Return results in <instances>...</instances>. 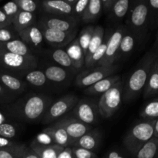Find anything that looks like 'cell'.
I'll list each match as a JSON object with an SVG mask.
<instances>
[{
  "mask_svg": "<svg viewBox=\"0 0 158 158\" xmlns=\"http://www.w3.org/2000/svg\"><path fill=\"white\" fill-rule=\"evenodd\" d=\"M158 56L153 50L147 52L136 66L123 86V99L125 102L134 100L144 89L150 72Z\"/></svg>",
  "mask_w": 158,
  "mask_h": 158,
  "instance_id": "6da1fadb",
  "label": "cell"
},
{
  "mask_svg": "<svg viewBox=\"0 0 158 158\" xmlns=\"http://www.w3.org/2000/svg\"><path fill=\"white\" fill-rule=\"evenodd\" d=\"M50 97L43 94H31L20 100L12 109L15 118L26 122H35L41 119L50 104Z\"/></svg>",
  "mask_w": 158,
  "mask_h": 158,
  "instance_id": "7a4b0ae2",
  "label": "cell"
},
{
  "mask_svg": "<svg viewBox=\"0 0 158 158\" xmlns=\"http://www.w3.org/2000/svg\"><path fill=\"white\" fill-rule=\"evenodd\" d=\"M127 19V29L134 34L139 43L146 38L150 29L149 6L147 0H140L134 3L129 10Z\"/></svg>",
  "mask_w": 158,
  "mask_h": 158,
  "instance_id": "3957f363",
  "label": "cell"
},
{
  "mask_svg": "<svg viewBox=\"0 0 158 158\" xmlns=\"http://www.w3.org/2000/svg\"><path fill=\"white\" fill-rule=\"evenodd\" d=\"M155 120H143L132 127L123 139L126 149L135 157L139 150L154 137Z\"/></svg>",
  "mask_w": 158,
  "mask_h": 158,
  "instance_id": "277c9868",
  "label": "cell"
},
{
  "mask_svg": "<svg viewBox=\"0 0 158 158\" xmlns=\"http://www.w3.org/2000/svg\"><path fill=\"white\" fill-rule=\"evenodd\" d=\"M0 65L19 78L36 68L37 59L35 56H23L0 49Z\"/></svg>",
  "mask_w": 158,
  "mask_h": 158,
  "instance_id": "5b68a950",
  "label": "cell"
},
{
  "mask_svg": "<svg viewBox=\"0 0 158 158\" xmlns=\"http://www.w3.org/2000/svg\"><path fill=\"white\" fill-rule=\"evenodd\" d=\"M123 86L124 84L120 80L102 94L97 103L100 117L104 119L110 118L118 110L123 100Z\"/></svg>",
  "mask_w": 158,
  "mask_h": 158,
  "instance_id": "8992f818",
  "label": "cell"
},
{
  "mask_svg": "<svg viewBox=\"0 0 158 158\" xmlns=\"http://www.w3.org/2000/svg\"><path fill=\"white\" fill-rule=\"evenodd\" d=\"M78 102L79 99L77 96L73 94L63 96L56 101L51 103L43 117L42 123L46 124L60 118L71 109L75 107Z\"/></svg>",
  "mask_w": 158,
  "mask_h": 158,
  "instance_id": "52a82bcc",
  "label": "cell"
},
{
  "mask_svg": "<svg viewBox=\"0 0 158 158\" xmlns=\"http://www.w3.org/2000/svg\"><path fill=\"white\" fill-rule=\"evenodd\" d=\"M117 69L118 66L114 64L108 67L97 66L96 68H89L77 75L76 85L80 88L89 87L106 77L114 75Z\"/></svg>",
  "mask_w": 158,
  "mask_h": 158,
  "instance_id": "ba28073f",
  "label": "cell"
},
{
  "mask_svg": "<svg viewBox=\"0 0 158 158\" xmlns=\"http://www.w3.org/2000/svg\"><path fill=\"white\" fill-rule=\"evenodd\" d=\"M127 31L126 26H120L117 29H114L108 40L107 47L104 56L99 62L97 66H111L114 65L116 60L118 59L119 47L122 38Z\"/></svg>",
  "mask_w": 158,
  "mask_h": 158,
  "instance_id": "9c48e42d",
  "label": "cell"
},
{
  "mask_svg": "<svg viewBox=\"0 0 158 158\" xmlns=\"http://www.w3.org/2000/svg\"><path fill=\"white\" fill-rule=\"evenodd\" d=\"M78 23L79 19L73 15L62 16L48 14L42 16L39 20V26L60 31H72L77 29Z\"/></svg>",
  "mask_w": 158,
  "mask_h": 158,
  "instance_id": "30bf717a",
  "label": "cell"
},
{
  "mask_svg": "<svg viewBox=\"0 0 158 158\" xmlns=\"http://www.w3.org/2000/svg\"><path fill=\"white\" fill-rule=\"evenodd\" d=\"M73 114L77 120L88 125L95 124L100 115L97 103L86 99H83L77 103L73 109Z\"/></svg>",
  "mask_w": 158,
  "mask_h": 158,
  "instance_id": "8fae6325",
  "label": "cell"
},
{
  "mask_svg": "<svg viewBox=\"0 0 158 158\" xmlns=\"http://www.w3.org/2000/svg\"><path fill=\"white\" fill-rule=\"evenodd\" d=\"M39 27L43 32L44 40L49 45L58 48L69 45L71 42L75 40L77 34V29L72 31H60L46 29L43 26Z\"/></svg>",
  "mask_w": 158,
  "mask_h": 158,
  "instance_id": "7c38bea8",
  "label": "cell"
},
{
  "mask_svg": "<svg viewBox=\"0 0 158 158\" xmlns=\"http://www.w3.org/2000/svg\"><path fill=\"white\" fill-rule=\"evenodd\" d=\"M56 123L64 128L73 143L91 130L89 125L83 123L77 118H63L58 120Z\"/></svg>",
  "mask_w": 158,
  "mask_h": 158,
  "instance_id": "4fadbf2b",
  "label": "cell"
},
{
  "mask_svg": "<svg viewBox=\"0 0 158 158\" xmlns=\"http://www.w3.org/2000/svg\"><path fill=\"white\" fill-rule=\"evenodd\" d=\"M42 8L49 15L69 16L73 15V7L69 6L66 0H46L42 2Z\"/></svg>",
  "mask_w": 158,
  "mask_h": 158,
  "instance_id": "5bb4252c",
  "label": "cell"
},
{
  "mask_svg": "<svg viewBox=\"0 0 158 158\" xmlns=\"http://www.w3.org/2000/svg\"><path fill=\"white\" fill-rule=\"evenodd\" d=\"M18 35L20 40L26 43L28 47H39L44 40L41 29L35 24L20 31Z\"/></svg>",
  "mask_w": 158,
  "mask_h": 158,
  "instance_id": "9a60e30c",
  "label": "cell"
},
{
  "mask_svg": "<svg viewBox=\"0 0 158 158\" xmlns=\"http://www.w3.org/2000/svg\"><path fill=\"white\" fill-rule=\"evenodd\" d=\"M120 80V77L118 75H112L100 80L89 87L85 88L84 94L86 95H98L103 94L110 89L115 83Z\"/></svg>",
  "mask_w": 158,
  "mask_h": 158,
  "instance_id": "2e32d148",
  "label": "cell"
},
{
  "mask_svg": "<svg viewBox=\"0 0 158 158\" xmlns=\"http://www.w3.org/2000/svg\"><path fill=\"white\" fill-rule=\"evenodd\" d=\"M44 131L49 133V135L53 140L55 144L60 145L63 148H68V147L74 144L73 141L69 137L64 128L60 125L57 124L56 123L52 126L46 128Z\"/></svg>",
  "mask_w": 158,
  "mask_h": 158,
  "instance_id": "e0dca14e",
  "label": "cell"
},
{
  "mask_svg": "<svg viewBox=\"0 0 158 158\" xmlns=\"http://www.w3.org/2000/svg\"><path fill=\"white\" fill-rule=\"evenodd\" d=\"M101 141V134L97 131H89L74 143L73 147L93 151L97 150Z\"/></svg>",
  "mask_w": 158,
  "mask_h": 158,
  "instance_id": "ac0fdd59",
  "label": "cell"
},
{
  "mask_svg": "<svg viewBox=\"0 0 158 158\" xmlns=\"http://www.w3.org/2000/svg\"><path fill=\"white\" fill-rule=\"evenodd\" d=\"M0 83L7 89L15 94H21L27 88L26 82L12 74L0 73Z\"/></svg>",
  "mask_w": 158,
  "mask_h": 158,
  "instance_id": "d6986e66",
  "label": "cell"
},
{
  "mask_svg": "<svg viewBox=\"0 0 158 158\" xmlns=\"http://www.w3.org/2000/svg\"><path fill=\"white\" fill-rule=\"evenodd\" d=\"M66 52L72 60L75 69H80L85 65V56L79 44L78 39H75L66 46Z\"/></svg>",
  "mask_w": 158,
  "mask_h": 158,
  "instance_id": "ffe728a7",
  "label": "cell"
},
{
  "mask_svg": "<svg viewBox=\"0 0 158 158\" xmlns=\"http://www.w3.org/2000/svg\"><path fill=\"white\" fill-rule=\"evenodd\" d=\"M0 49L23 56H34L29 49V47H28L27 45L23 43L20 39L12 40L7 43H0Z\"/></svg>",
  "mask_w": 158,
  "mask_h": 158,
  "instance_id": "44dd1931",
  "label": "cell"
},
{
  "mask_svg": "<svg viewBox=\"0 0 158 158\" xmlns=\"http://www.w3.org/2000/svg\"><path fill=\"white\" fill-rule=\"evenodd\" d=\"M138 43L137 38L131 33L127 29L126 32L123 35L120 42V47H119L118 58L121 57H127L131 54V52L135 49L136 46Z\"/></svg>",
  "mask_w": 158,
  "mask_h": 158,
  "instance_id": "7402d4cb",
  "label": "cell"
},
{
  "mask_svg": "<svg viewBox=\"0 0 158 158\" xmlns=\"http://www.w3.org/2000/svg\"><path fill=\"white\" fill-rule=\"evenodd\" d=\"M105 30L103 26H94V33H93L92 38H91L90 43H89V47H88L87 52L85 56V65L88 63L90 58L92 57L93 54L96 52L97 48L100 46L103 40ZM84 65V66H85Z\"/></svg>",
  "mask_w": 158,
  "mask_h": 158,
  "instance_id": "603a6c76",
  "label": "cell"
},
{
  "mask_svg": "<svg viewBox=\"0 0 158 158\" xmlns=\"http://www.w3.org/2000/svg\"><path fill=\"white\" fill-rule=\"evenodd\" d=\"M30 148L36 153L40 158H57L60 153L65 148L57 144L43 146V145L32 143Z\"/></svg>",
  "mask_w": 158,
  "mask_h": 158,
  "instance_id": "cb8c5ba5",
  "label": "cell"
},
{
  "mask_svg": "<svg viewBox=\"0 0 158 158\" xmlns=\"http://www.w3.org/2000/svg\"><path fill=\"white\" fill-rule=\"evenodd\" d=\"M34 20H35V15H33V13L20 10L12 20V27L14 30L18 33L20 31L33 25Z\"/></svg>",
  "mask_w": 158,
  "mask_h": 158,
  "instance_id": "d4e9b609",
  "label": "cell"
},
{
  "mask_svg": "<svg viewBox=\"0 0 158 158\" xmlns=\"http://www.w3.org/2000/svg\"><path fill=\"white\" fill-rule=\"evenodd\" d=\"M101 0H89L86 11L81 17L84 23H89L96 21L102 12Z\"/></svg>",
  "mask_w": 158,
  "mask_h": 158,
  "instance_id": "484cf974",
  "label": "cell"
},
{
  "mask_svg": "<svg viewBox=\"0 0 158 158\" xmlns=\"http://www.w3.org/2000/svg\"><path fill=\"white\" fill-rule=\"evenodd\" d=\"M157 95H158V73L154 63L150 72L146 86L143 89V97L148 99Z\"/></svg>",
  "mask_w": 158,
  "mask_h": 158,
  "instance_id": "4316f807",
  "label": "cell"
},
{
  "mask_svg": "<svg viewBox=\"0 0 158 158\" xmlns=\"http://www.w3.org/2000/svg\"><path fill=\"white\" fill-rule=\"evenodd\" d=\"M113 30H114V29H109L106 31H105L103 42H102V43L100 44V46L97 48L96 52L93 54L92 57L90 58L89 61L88 62L87 64L85 65V66H86V68L89 69V68L94 66L95 65H97L99 63V62H100V60L103 59V57L104 56V54L106 50V47H107L108 40H109V38L110 36L111 33H112Z\"/></svg>",
  "mask_w": 158,
  "mask_h": 158,
  "instance_id": "83f0119b",
  "label": "cell"
},
{
  "mask_svg": "<svg viewBox=\"0 0 158 158\" xmlns=\"http://www.w3.org/2000/svg\"><path fill=\"white\" fill-rule=\"evenodd\" d=\"M131 8L130 0H117L115 2L110 12V17L114 22H120L127 15Z\"/></svg>",
  "mask_w": 158,
  "mask_h": 158,
  "instance_id": "f1b7e54d",
  "label": "cell"
},
{
  "mask_svg": "<svg viewBox=\"0 0 158 158\" xmlns=\"http://www.w3.org/2000/svg\"><path fill=\"white\" fill-rule=\"evenodd\" d=\"M46 79L54 83H62L67 79L69 72L62 66H47L44 71Z\"/></svg>",
  "mask_w": 158,
  "mask_h": 158,
  "instance_id": "f546056e",
  "label": "cell"
},
{
  "mask_svg": "<svg viewBox=\"0 0 158 158\" xmlns=\"http://www.w3.org/2000/svg\"><path fill=\"white\" fill-rule=\"evenodd\" d=\"M136 158H157L158 137H153L138 151Z\"/></svg>",
  "mask_w": 158,
  "mask_h": 158,
  "instance_id": "4dcf8cb0",
  "label": "cell"
},
{
  "mask_svg": "<svg viewBox=\"0 0 158 158\" xmlns=\"http://www.w3.org/2000/svg\"><path fill=\"white\" fill-rule=\"evenodd\" d=\"M140 116L144 120H155L158 118V97L146 103L140 111Z\"/></svg>",
  "mask_w": 158,
  "mask_h": 158,
  "instance_id": "1f68e13d",
  "label": "cell"
},
{
  "mask_svg": "<svg viewBox=\"0 0 158 158\" xmlns=\"http://www.w3.org/2000/svg\"><path fill=\"white\" fill-rule=\"evenodd\" d=\"M94 26L93 25H89V26H86V27L82 29L80 35L77 38L78 39L79 44H80L82 51L84 54V56H86V54L87 52L88 47H89V43H90L91 38H92L93 33H94Z\"/></svg>",
  "mask_w": 158,
  "mask_h": 158,
  "instance_id": "d6a6232c",
  "label": "cell"
},
{
  "mask_svg": "<svg viewBox=\"0 0 158 158\" xmlns=\"http://www.w3.org/2000/svg\"><path fill=\"white\" fill-rule=\"evenodd\" d=\"M51 56H52V58L53 59L54 61L56 62L62 67L75 69L73 65L72 60H70L69 55L64 49H61V48H57L56 49L52 51Z\"/></svg>",
  "mask_w": 158,
  "mask_h": 158,
  "instance_id": "836d02e7",
  "label": "cell"
},
{
  "mask_svg": "<svg viewBox=\"0 0 158 158\" xmlns=\"http://www.w3.org/2000/svg\"><path fill=\"white\" fill-rule=\"evenodd\" d=\"M24 77L27 83L35 86H44L47 81L44 72L38 70V69H33V70L29 71L26 74Z\"/></svg>",
  "mask_w": 158,
  "mask_h": 158,
  "instance_id": "e575fe53",
  "label": "cell"
},
{
  "mask_svg": "<svg viewBox=\"0 0 158 158\" xmlns=\"http://www.w3.org/2000/svg\"><path fill=\"white\" fill-rule=\"evenodd\" d=\"M26 148L23 144H15L11 148L0 149V158H23Z\"/></svg>",
  "mask_w": 158,
  "mask_h": 158,
  "instance_id": "d590c367",
  "label": "cell"
},
{
  "mask_svg": "<svg viewBox=\"0 0 158 158\" xmlns=\"http://www.w3.org/2000/svg\"><path fill=\"white\" fill-rule=\"evenodd\" d=\"M149 6L150 29H154L158 26V0H148Z\"/></svg>",
  "mask_w": 158,
  "mask_h": 158,
  "instance_id": "8d00e7d4",
  "label": "cell"
},
{
  "mask_svg": "<svg viewBox=\"0 0 158 158\" xmlns=\"http://www.w3.org/2000/svg\"><path fill=\"white\" fill-rule=\"evenodd\" d=\"M1 9L4 12L6 16L12 21V20L14 19V18L16 16V15L20 11L18 5H17V3L15 1L9 2L6 3Z\"/></svg>",
  "mask_w": 158,
  "mask_h": 158,
  "instance_id": "74e56055",
  "label": "cell"
},
{
  "mask_svg": "<svg viewBox=\"0 0 158 158\" xmlns=\"http://www.w3.org/2000/svg\"><path fill=\"white\" fill-rule=\"evenodd\" d=\"M16 132V128L11 123L6 122L0 124V137L11 140L15 137Z\"/></svg>",
  "mask_w": 158,
  "mask_h": 158,
  "instance_id": "f35d334b",
  "label": "cell"
},
{
  "mask_svg": "<svg viewBox=\"0 0 158 158\" xmlns=\"http://www.w3.org/2000/svg\"><path fill=\"white\" fill-rule=\"evenodd\" d=\"M21 11L33 13L38 8V2L34 0H15Z\"/></svg>",
  "mask_w": 158,
  "mask_h": 158,
  "instance_id": "ab89813d",
  "label": "cell"
},
{
  "mask_svg": "<svg viewBox=\"0 0 158 158\" xmlns=\"http://www.w3.org/2000/svg\"><path fill=\"white\" fill-rule=\"evenodd\" d=\"M18 33L14 30L8 27L1 28L0 29V43H7L12 40H19Z\"/></svg>",
  "mask_w": 158,
  "mask_h": 158,
  "instance_id": "60d3db41",
  "label": "cell"
},
{
  "mask_svg": "<svg viewBox=\"0 0 158 158\" xmlns=\"http://www.w3.org/2000/svg\"><path fill=\"white\" fill-rule=\"evenodd\" d=\"M32 143H35L36 144L43 145V146H49V145L55 144L53 140L51 137V136L49 135V133L45 131L44 130L41 133L37 134Z\"/></svg>",
  "mask_w": 158,
  "mask_h": 158,
  "instance_id": "b9f144b4",
  "label": "cell"
},
{
  "mask_svg": "<svg viewBox=\"0 0 158 158\" xmlns=\"http://www.w3.org/2000/svg\"><path fill=\"white\" fill-rule=\"evenodd\" d=\"M89 2V0H77V3H76L75 6H73V15L77 19H79V17L81 19L83 13H84L85 11H86V8H87Z\"/></svg>",
  "mask_w": 158,
  "mask_h": 158,
  "instance_id": "7bdbcfd3",
  "label": "cell"
},
{
  "mask_svg": "<svg viewBox=\"0 0 158 158\" xmlns=\"http://www.w3.org/2000/svg\"><path fill=\"white\" fill-rule=\"evenodd\" d=\"M73 153L74 158H98L94 152L80 148L73 147Z\"/></svg>",
  "mask_w": 158,
  "mask_h": 158,
  "instance_id": "ee69618b",
  "label": "cell"
},
{
  "mask_svg": "<svg viewBox=\"0 0 158 158\" xmlns=\"http://www.w3.org/2000/svg\"><path fill=\"white\" fill-rule=\"evenodd\" d=\"M11 25H12V21L6 16L2 9H0V29L1 28L9 27Z\"/></svg>",
  "mask_w": 158,
  "mask_h": 158,
  "instance_id": "f6af8a7d",
  "label": "cell"
},
{
  "mask_svg": "<svg viewBox=\"0 0 158 158\" xmlns=\"http://www.w3.org/2000/svg\"><path fill=\"white\" fill-rule=\"evenodd\" d=\"M116 0H101L102 3V10L105 13L110 12Z\"/></svg>",
  "mask_w": 158,
  "mask_h": 158,
  "instance_id": "bcb514c9",
  "label": "cell"
},
{
  "mask_svg": "<svg viewBox=\"0 0 158 158\" xmlns=\"http://www.w3.org/2000/svg\"><path fill=\"white\" fill-rule=\"evenodd\" d=\"M57 158H74L72 148H70V147L65 148L60 153V154H59Z\"/></svg>",
  "mask_w": 158,
  "mask_h": 158,
  "instance_id": "7dc6e473",
  "label": "cell"
},
{
  "mask_svg": "<svg viewBox=\"0 0 158 158\" xmlns=\"http://www.w3.org/2000/svg\"><path fill=\"white\" fill-rule=\"evenodd\" d=\"M16 143H14L9 139L4 138V137H0V149H4V148H11V147L14 146Z\"/></svg>",
  "mask_w": 158,
  "mask_h": 158,
  "instance_id": "c3c4849f",
  "label": "cell"
},
{
  "mask_svg": "<svg viewBox=\"0 0 158 158\" xmlns=\"http://www.w3.org/2000/svg\"><path fill=\"white\" fill-rule=\"evenodd\" d=\"M23 158H40V157L31 148H26L23 155Z\"/></svg>",
  "mask_w": 158,
  "mask_h": 158,
  "instance_id": "681fc988",
  "label": "cell"
},
{
  "mask_svg": "<svg viewBox=\"0 0 158 158\" xmlns=\"http://www.w3.org/2000/svg\"><path fill=\"white\" fill-rule=\"evenodd\" d=\"M107 158H123L117 151H110V153H108L107 154Z\"/></svg>",
  "mask_w": 158,
  "mask_h": 158,
  "instance_id": "f907efd6",
  "label": "cell"
},
{
  "mask_svg": "<svg viewBox=\"0 0 158 158\" xmlns=\"http://www.w3.org/2000/svg\"><path fill=\"white\" fill-rule=\"evenodd\" d=\"M152 50L154 51V52H155L157 54H158V30H157V34H156V39H155V41H154V46H153Z\"/></svg>",
  "mask_w": 158,
  "mask_h": 158,
  "instance_id": "816d5d0a",
  "label": "cell"
},
{
  "mask_svg": "<svg viewBox=\"0 0 158 158\" xmlns=\"http://www.w3.org/2000/svg\"><path fill=\"white\" fill-rule=\"evenodd\" d=\"M154 137H158V118L154 123Z\"/></svg>",
  "mask_w": 158,
  "mask_h": 158,
  "instance_id": "f5cc1de1",
  "label": "cell"
},
{
  "mask_svg": "<svg viewBox=\"0 0 158 158\" xmlns=\"http://www.w3.org/2000/svg\"><path fill=\"white\" fill-rule=\"evenodd\" d=\"M6 88H3L1 84H0V95H2V94H4V93L6 92ZM9 90V89H8Z\"/></svg>",
  "mask_w": 158,
  "mask_h": 158,
  "instance_id": "db71d44e",
  "label": "cell"
},
{
  "mask_svg": "<svg viewBox=\"0 0 158 158\" xmlns=\"http://www.w3.org/2000/svg\"><path fill=\"white\" fill-rule=\"evenodd\" d=\"M4 120H5L4 117H3V116L0 114V124H1V123H6Z\"/></svg>",
  "mask_w": 158,
  "mask_h": 158,
  "instance_id": "11a10c76",
  "label": "cell"
},
{
  "mask_svg": "<svg viewBox=\"0 0 158 158\" xmlns=\"http://www.w3.org/2000/svg\"><path fill=\"white\" fill-rule=\"evenodd\" d=\"M154 65H155V68H156V69H157V71L158 73V56H157V60H156L155 63H154Z\"/></svg>",
  "mask_w": 158,
  "mask_h": 158,
  "instance_id": "9f6ffc18",
  "label": "cell"
}]
</instances>
